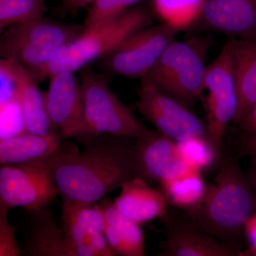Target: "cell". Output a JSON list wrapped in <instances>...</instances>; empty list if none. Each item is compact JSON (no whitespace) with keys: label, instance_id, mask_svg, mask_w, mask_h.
Segmentation results:
<instances>
[{"label":"cell","instance_id":"obj_19","mask_svg":"<svg viewBox=\"0 0 256 256\" xmlns=\"http://www.w3.org/2000/svg\"><path fill=\"white\" fill-rule=\"evenodd\" d=\"M30 212L24 255L30 256H73L50 208Z\"/></svg>","mask_w":256,"mask_h":256},{"label":"cell","instance_id":"obj_10","mask_svg":"<svg viewBox=\"0 0 256 256\" xmlns=\"http://www.w3.org/2000/svg\"><path fill=\"white\" fill-rule=\"evenodd\" d=\"M138 96V110L162 134L176 142L196 136L206 137V124L188 106L160 92L146 77Z\"/></svg>","mask_w":256,"mask_h":256},{"label":"cell","instance_id":"obj_8","mask_svg":"<svg viewBox=\"0 0 256 256\" xmlns=\"http://www.w3.org/2000/svg\"><path fill=\"white\" fill-rule=\"evenodd\" d=\"M178 32L164 22L138 30L101 58L102 67L114 75L144 78Z\"/></svg>","mask_w":256,"mask_h":256},{"label":"cell","instance_id":"obj_1","mask_svg":"<svg viewBox=\"0 0 256 256\" xmlns=\"http://www.w3.org/2000/svg\"><path fill=\"white\" fill-rule=\"evenodd\" d=\"M85 146L57 156L52 166L63 201L98 202L136 178V139L111 134L75 138Z\"/></svg>","mask_w":256,"mask_h":256},{"label":"cell","instance_id":"obj_2","mask_svg":"<svg viewBox=\"0 0 256 256\" xmlns=\"http://www.w3.org/2000/svg\"><path fill=\"white\" fill-rule=\"evenodd\" d=\"M255 212V190L237 158L227 156L198 210L186 214L204 232L238 249L235 242Z\"/></svg>","mask_w":256,"mask_h":256},{"label":"cell","instance_id":"obj_16","mask_svg":"<svg viewBox=\"0 0 256 256\" xmlns=\"http://www.w3.org/2000/svg\"><path fill=\"white\" fill-rule=\"evenodd\" d=\"M69 138L62 132L36 134L26 132L0 140L1 164H24L55 158L76 150L75 144L66 142Z\"/></svg>","mask_w":256,"mask_h":256},{"label":"cell","instance_id":"obj_12","mask_svg":"<svg viewBox=\"0 0 256 256\" xmlns=\"http://www.w3.org/2000/svg\"><path fill=\"white\" fill-rule=\"evenodd\" d=\"M164 224V240L160 245L162 256H239L238 249L224 244L198 228L185 212L174 215L168 208L160 218Z\"/></svg>","mask_w":256,"mask_h":256},{"label":"cell","instance_id":"obj_31","mask_svg":"<svg viewBox=\"0 0 256 256\" xmlns=\"http://www.w3.org/2000/svg\"><path fill=\"white\" fill-rule=\"evenodd\" d=\"M238 152L240 156L256 154V136H249L242 133L239 138Z\"/></svg>","mask_w":256,"mask_h":256},{"label":"cell","instance_id":"obj_14","mask_svg":"<svg viewBox=\"0 0 256 256\" xmlns=\"http://www.w3.org/2000/svg\"><path fill=\"white\" fill-rule=\"evenodd\" d=\"M47 110L54 129L66 138H75L82 128L84 102L80 78L64 70L50 77L45 92Z\"/></svg>","mask_w":256,"mask_h":256},{"label":"cell","instance_id":"obj_5","mask_svg":"<svg viewBox=\"0 0 256 256\" xmlns=\"http://www.w3.org/2000/svg\"><path fill=\"white\" fill-rule=\"evenodd\" d=\"M80 82L84 119L75 138L108 134L138 139L150 132L111 90L105 76L86 66L80 70Z\"/></svg>","mask_w":256,"mask_h":256},{"label":"cell","instance_id":"obj_3","mask_svg":"<svg viewBox=\"0 0 256 256\" xmlns=\"http://www.w3.org/2000/svg\"><path fill=\"white\" fill-rule=\"evenodd\" d=\"M152 22L149 10L136 5L104 24L82 32L44 66L30 72L38 82L64 70L76 73L94 60H101L134 32L150 26Z\"/></svg>","mask_w":256,"mask_h":256},{"label":"cell","instance_id":"obj_13","mask_svg":"<svg viewBox=\"0 0 256 256\" xmlns=\"http://www.w3.org/2000/svg\"><path fill=\"white\" fill-rule=\"evenodd\" d=\"M134 169L138 178L158 183L192 170L180 154L178 142L154 130L136 139Z\"/></svg>","mask_w":256,"mask_h":256},{"label":"cell","instance_id":"obj_26","mask_svg":"<svg viewBox=\"0 0 256 256\" xmlns=\"http://www.w3.org/2000/svg\"><path fill=\"white\" fill-rule=\"evenodd\" d=\"M142 0H94L89 5L82 32L104 24L120 16Z\"/></svg>","mask_w":256,"mask_h":256},{"label":"cell","instance_id":"obj_27","mask_svg":"<svg viewBox=\"0 0 256 256\" xmlns=\"http://www.w3.org/2000/svg\"><path fill=\"white\" fill-rule=\"evenodd\" d=\"M1 110V134L0 140L9 139L28 132L24 119L18 101L0 107Z\"/></svg>","mask_w":256,"mask_h":256},{"label":"cell","instance_id":"obj_20","mask_svg":"<svg viewBox=\"0 0 256 256\" xmlns=\"http://www.w3.org/2000/svg\"><path fill=\"white\" fill-rule=\"evenodd\" d=\"M98 202L104 215L106 239L114 255H146L144 236L140 224L121 214L110 198L104 197Z\"/></svg>","mask_w":256,"mask_h":256},{"label":"cell","instance_id":"obj_23","mask_svg":"<svg viewBox=\"0 0 256 256\" xmlns=\"http://www.w3.org/2000/svg\"><path fill=\"white\" fill-rule=\"evenodd\" d=\"M205 0H152L153 8L163 22L178 31L196 22Z\"/></svg>","mask_w":256,"mask_h":256},{"label":"cell","instance_id":"obj_9","mask_svg":"<svg viewBox=\"0 0 256 256\" xmlns=\"http://www.w3.org/2000/svg\"><path fill=\"white\" fill-rule=\"evenodd\" d=\"M55 158L28 164L2 165L0 201L10 208L18 206L26 210L48 206L60 194L52 171Z\"/></svg>","mask_w":256,"mask_h":256},{"label":"cell","instance_id":"obj_33","mask_svg":"<svg viewBox=\"0 0 256 256\" xmlns=\"http://www.w3.org/2000/svg\"><path fill=\"white\" fill-rule=\"evenodd\" d=\"M250 158H252V161L248 169L246 174L252 183V188L255 190L256 194V154H252Z\"/></svg>","mask_w":256,"mask_h":256},{"label":"cell","instance_id":"obj_17","mask_svg":"<svg viewBox=\"0 0 256 256\" xmlns=\"http://www.w3.org/2000/svg\"><path fill=\"white\" fill-rule=\"evenodd\" d=\"M114 204L121 214L138 224L161 218L166 214L169 204L161 188H153L146 180L133 178L124 182Z\"/></svg>","mask_w":256,"mask_h":256},{"label":"cell","instance_id":"obj_18","mask_svg":"<svg viewBox=\"0 0 256 256\" xmlns=\"http://www.w3.org/2000/svg\"><path fill=\"white\" fill-rule=\"evenodd\" d=\"M6 60L18 82V99L28 132L47 134L56 132L47 110L45 92L40 90L38 82L22 64L16 60Z\"/></svg>","mask_w":256,"mask_h":256},{"label":"cell","instance_id":"obj_6","mask_svg":"<svg viewBox=\"0 0 256 256\" xmlns=\"http://www.w3.org/2000/svg\"><path fill=\"white\" fill-rule=\"evenodd\" d=\"M206 68L201 53L192 44L174 40L146 78L160 92L188 106L204 92Z\"/></svg>","mask_w":256,"mask_h":256},{"label":"cell","instance_id":"obj_11","mask_svg":"<svg viewBox=\"0 0 256 256\" xmlns=\"http://www.w3.org/2000/svg\"><path fill=\"white\" fill-rule=\"evenodd\" d=\"M62 228L73 256H114L99 202L63 201Z\"/></svg>","mask_w":256,"mask_h":256},{"label":"cell","instance_id":"obj_15","mask_svg":"<svg viewBox=\"0 0 256 256\" xmlns=\"http://www.w3.org/2000/svg\"><path fill=\"white\" fill-rule=\"evenodd\" d=\"M197 21L236 38L256 37V0H205Z\"/></svg>","mask_w":256,"mask_h":256},{"label":"cell","instance_id":"obj_21","mask_svg":"<svg viewBox=\"0 0 256 256\" xmlns=\"http://www.w3.org/2000/svg\"><path fill=\"white\" fill-rule=\"evenodd\" d=\"M232 60L238 95L234 122L237 124L256 104V37L234 38Z\"/></svg>","mask_w":256,"mask_h":256},{"label":"cell","instance_id":"obj_22","mask_svg":"<svg viewBox=\"0 0 256 256\" xmlns=\"http://www.w3.org/2000/svg\"><path fill=\"white\" fill-rule=\"evenodd\" d=\"M198 170H190L178 178L165 180L160 183L170 206L182 210L191 215L201 205L207 185Z\"/></svg>","mask_w":256,"mask_h":256},{"label":"cell","instance_id":"obj_4","mask_svg":"<svg viewBox=\"0 0 256 256\" xmlns=\"http://www.w3.org/2000/svg\"><path fill=\"white\" fill-rule=\"evenodd\" d=\"M82 30V25L58 22L44 16L14 24L1 33L0 56L35 72L80 36Z\"/></svg>","mask_w":256,"mask_h":256},{"label":"cell","instance_id":"obj_25","mask_svg":"<svg viewBox=\"0 0 256 256\" xmlns=\"http://www.w3.org/2000/svg\"><path fill=\"white\" fill-rule=\"evenodd\" d=\"M180 154L190 169L208 170L216 162L220 154L216 151L206 136H196L178 142Z\"/></svg>","mask_w":256,"mask_h":256},{"label":"cell","instance_id":"obj_32","mask_svg":"<svg viewBox=\"0 0 256 256\" xmlns=\"http://www.w3.org/2000/svg\"><path fill=\"white\" fill-rule=\"evenodd\" d=\"M94 0H62L58 8V12L66 13L86 8Z\"/></svg>","mask_w":256,"mask_h":256},{"label":"cell","instance_id":"obj_24","mask_svg":"<svg viewBox=\"0 0 256 256\" xmlns=\"http://www.w3.org/2000/svg\"><path fill=\"white\" fill-rule=\"evenodd\" d=\"M45 0H0V32L14 24L44 16Z\"/></svg>","mask_w":256,"mask_h":256},{"label":"cell","instance_id":"obj_29","mask_svg":"<svg viewBox=\"0 0 256 256\" xmlns=\"http://www.w3.org/2000/svg\"><path fill=\"white\" fill-rule=\"evenodd\" d=\"M244 232L250 248L246 252H240L239 256H256V212L247 220Z\"/></svg>","mask_w":256,"mask_h":256},{"label":"cell","instance_id":"obj_28","mask_svg":"<svg viewBox=\"0 0 256 256\" xmlns=\"http://www.w3.org/2000/svg\"><path fill=\"white\" fill-rule=\"evenodd\" d=\"M9 210L8 205L0 201V256H24L15 238L16 228L8 220Z\"/></svg>","mask_w":256,"mask_h":256},{"label":"cell","instance_id":"obj_30","mask_svg":"<svg viewBox=\"0 0 256 256\" xmlns=\"http://www.w3.org/2000/svg\"><path fill=\"white\" fill-rule=\"evenodd\" d=\"M244 134L256 136V104L237 124Z\"/></svg>","mask_w":256,"mask_h":256},{"label":"cell","instance_id":"obj_7","mask_svg":"<svg viewBox=\"0 0 256 256\" xmlns=\"http://www.w3.org/2000/svg\"><path fill=\"white\" fill-rule=\"evenodd\" d=\"M204 90L206 101V138L220 154L226 131L238 109V95L232 60V40L206 66Z\"/></svg>","mask_w":256,"mask_h":256}]
</instances>
